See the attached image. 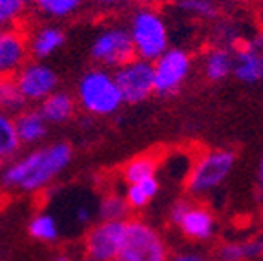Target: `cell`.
<instances>
[{
	"instance_id": "obj_1",
	"label": "cell",
	"mask_w": 263,
	"mask_h": 261,
	"mask_svg": "<svg viewBox=\"0 0 263 261\" xmlns=\"http://www.w3.org/2000/svg\"><path fill=\"white\" fill-rule=\"evenodd\" d=\"M77 104L95 117H108L121 110L124 101L110 69L99 66L82 75L77 84Z\"/></svg>"
},
{
	"instance_id": "obj_2",
	"label": "cell",
	"mask_w": 263,
	"mask_h": 261,
	"mask_svg": "<svg viewBox=\"0 0 263 261\" xmlns=\"http://www.w3.org/2000/svg\"><path fill=\"white\" fill-rule=\"evenodd\" d=\"M236 163V154L227 148L205 150L197 155L186 174L185 188L189 196L201 197L225 183Z\"/></svg>"
},
{
	"instance_id": "obj_3",
	"label": "cell",
	"mask_w": 263,
	"mask_h": 261,
	"mask_svg": "<svg viewBox=\"0 0 263 261\" xmlns=\"http://www.w3.org/2000/svg\"><path fill=\"white\" fill-rule=\"evenodd\" d=\"M128 33L137 59L154 62L168 49V28L161 13L154 8L143 6L132 13Z\"/></svg>"
},
{
	"instance_id": "obj_4",
	"label": "cell",
	"mask_w": 263,
	"mask_h": 261,
	"mask_svg": "<svg viewBox=\"0 0 263 261\" xmlns=\"http://www.w3.org/2000/svg\"><path fill=\"white\" fill-rule=\"evenodd\" d=\"M170 250L164 237L139 217L126 221V234L115 261H168Z\"/></svg>"
},
{
	"instance_id": "obj_5",
	"label": "cell",
	"mask_w": 263,
	"mask_h": 261,
	"mask_svg": "<svg viewBox=\"0 0 263 261\" xmlns=\"http://www.w3.org/2000/svg\"><path fill=\"white\" fill-rule=\"evenodd\" d=\"M90 55L101 68L114 69V71L134 61L136 48H134L128 28L111 26V28L103 29L91 42Z\"/></svg>"
},
{
	"instance_id": "obj_6",
	"label": "cell",
	"mask_w": 263,
	"mask_h": 261,
	"mask_svg": "<svg viewBox=\"0 0 263 261\" xmlns=\"http://www.w3.org/2000/svg\"><path fill=\"white\" fill-rule=\"evenodd\" d=\"M154 64V94L170 97L179 90L192 71V59L185 49L168 48Z\"/></svg>"
},
{
	"instance_id": "obj_7",
	"label": "cell",
	"mask_w": 263,
	"mask_h": 261,
	"mask_svg": "<svg viewBox=\"0 0 263 261\" xmlns=\"http://www.w3.org/2000/svg\"><path fill=\"white\" fill-rule=\"evenodd\" d=\"M170 221L185 234L189 239L206 241L214 236L216 217L210 208L190 199H179L170 208Z\"/></svg>"
},
{
	"instance_id": "obj_8",
	"label": "cell",
	"mask_w": 263,
	"mask_h": 261,
	"mask_svg": "<svg viewBox=\"0 0 263 261\" xmlns=\"http://www.w3.org/2000/svg\"><path fill=\"white\" fill-rule=\"evenodd\" d=\"M71 157H73V150L68 143H53L46 148H41L37 164L21 188L24 192H39L46 188L55 177L61 176L70 166Z\"/></svg>"
},
{
	"instance_id": "obj_9",
	"label": "cell",
	"mask_w": 263,
	"mask_h": 261,
	"mask_svg": "<svg viewBox=\"0 0 263 261\" xmlns=\"http://www.w3.org/2000/svg\"><path fill=\"white\" fill-rule=\"evenodd\" d=\"M123 101L126 104H139L154 94V64L143 59H134L114 71Z\"/></svg>"
},
{
	"instance_id": "obj_10",
	"label": "cell",
	"mask_w": 263,
	"mask_h": 261,
	"mask_svg": "<svg viewBox=\"0 0 263 261\" xmlns=\"http://www.w3.org/2000/svg\"><path fill=\"white\" fill-rule=\"evenodd\" d=\"M126 221H99L93 225L84 237L86 256L97 261H115L126 234Z\"/></svg>"
},
{
	"instance_id": "obj_11",
	"label": "cell",
	"mask_w": 263,
	"mask_h": 261,
	"mask_svg": "<svg viewBox=\"0 0 263 261\" xmlns=\"http://www.w3.org/2000/svg\"><path fill=\"white\" fill-rule=\"evenodd\" d=\"M13 79L28 102H42L59 86L55 69L44 62H28Z\"/></svg>"
},
{
	"instance_id": "obj_12",
	"label": "cell",
	"mask_w": 263,
	"mask_h": 261,
	"mask_svg": "<svg viewBox=\"0 0 263 261\" xmlns=\"http://www.w3.org/2000/svg\"><path fill=\"white\" fill-rule=\"evenodd\" d=\"M28 35L16 26L0 29V81L15 77L28 64Z\"/></svg>"
},
{
	"instance_id": "obj_13",
	"label": "cell",
	"mask_w": 263,
	"mask_h": 261,
	"mask_svg": "<svg viewBox=\"0 0 263 261\" xmlns=\"http://www.w3.org/2000/svg\"><path fill=\"white\" fill-rule=\"evenodd\" d=\"M232 73L245 84H256L263 81V51H259L252 42L238 46L234 51Z\"/></svg>"
},
{
	"instance_id": "obj_14",
	"label": "cell",
	"mask_w": 263,
	"mask_h": 261,
	"mask_svg": "<svg viewBox=\"0 0 263 261\" xmlns=\"http://www.w3.org/2000/svg\"><path fill=\"white\" fill-rule=\"evenodd\" d=\"M77 110V99L68 91L55 90L51 95L39 102V111L46 119L48 124H64L75 115Z\"/></svg>"
},
{
	"instance_id": "obj_15",
	"label": "cell",
	"mask_w": 263,
	"mask_h": 261,
	"mask_svg": "<svg viewBox=\"0 0 263 261\" xmlns=\"http://www.w3.org/2000/svg\"><path fill=\"white\" fill-rule=\"evenodd\" d=\"M16 134L22 144H39L42 139L48 135V126L46 119L39 111V108H26L18 115H15Z\"/></svg>"
},
{
	"instance_id": "obj_16",
	"label": "cell",
	"mask_w": 263,
	"mask_h": 261,
	"mask_svg": "<svg viewBox=\"0 0 263 261\" xmlns=\"http://www.w3.org/2000/svg\"><path fill=\"white\" fill-rule=\"evenodd\" d=\"M64 41V31L61 28H57V26H41L31 33V37L28 35L29 53L35 59H48L59 48H62Z\"/></svg>"
},
{
	"instance_id": "obj_17",
	"label": "cell",
	"mask_w": 263,
	"mask_h": 261,
	"mask_svg": "<svg viewBox=\"0 0 263 261\" xmlns=\"http://www.w3.org/2000/svg\"><path fill=\"white\" fill-rule=\"evenodd\" d=\"M263 257V237L227 241L218 249V261H251Z\"/></svg>"
},
{
	"instance_id": "obj_18",
	"label": "cell",
	"mask_w": 263,
	"mask_h": 261,
	"mask_svg": "<svg viewBox=\"0 0 263 261\" xmlns=\"http://www.w3.org/2000/svg\"><path fill=\"white\" fill-rule=\"evenodd\" d=\"M234 69V53L227 48H212L203 57V73L209 81L219 82L227 79Z\"/></svg>"
},
{
	"instance_id": "obj_19",
	"label": "cell",
	"mask_w": 263,
	"mask_h": 261,
	"mask_svg": "<svg viewBox=\"0 0 263 261\" xmlns=\"http://www.w3.org/2000/svg\"><path fill=\"white\" fill-rule=\"evenodd\" d=\"M39 154H41V148H39V150H31L29 154L11 161V163L6 166V170L2 172V184L9 188H15V187L21 188L22 184H24V181L29 177V174L33 172L35 164H37Z\"/></svg>"
},
{
	"instance_id": "obj_20",
	"label": "cell",
	"mask_w": 263,
	"mask_h": 261,
	"mask_svg": "<svg viewBox=\"0 0 263 261\" xmlns=\"http://www.w3.org/2000/svg\"><path fill=\"white\" fill-rule=\"evenodd\" d=\"M157 163H159V157H157V155L141 154L124 164L121 176H123V179L126 184L141 183V181L148 179V177H156Z\"/></svg>"
},
{
	"instance_id": "obj_21",
	"label": "cell",
	"mask_w": 263,
	"mask_h": 261,
	"mask_svg": "<svg viewBox=\"0 0 263 261\" xmlns=\"http://www.w3.org/2000/svg\"><path fill=\"white\" fill-rule=\"evenodd\" d=\"M22 143L16 134L15 117L0 111V163L15 159Z\"/></svg>"
},
{
	"instance_id": "obj_22",
	"label": "cell",
	"mask_w": 263,
	"mask_h": 261,
	"mask_svg": "<svg viewBox=\"0 0 263 261\" xmlns=\"http://www.w3.org/2000/svg\"><path fill=\"white\" fill-rule=\"evenodd\" d=\"M157 192H159V181H157V177H148V179L141 181V183L126 184L124 199H126L130 210H143L157 196Z\"/></svg>"
},
{
	"instance_id": "obj_23",
	"label": "cell",
	"mask_w": 263,
	"mask_h": 261,
	"mask_svg": "<svg viewBox=\"0 0 263 261\" xmlns=\"http://www.w3.org/2000/svg\"><path fill=\"white\" fill-rule=\"evenodd\" d=\"M41 15L48 18H68L75 15L82 6L86 4V0H31Z\"/></svg>"
},
{
	"instance_id": "obj_24",
	"label": "cell",
	"mask_w": 263,
	"mask_h": 261,
	"mask_svg": "<svg viewBox=\"0 0 263 261\" xmlns=\"http://www.w3.org/2000/svg\"><path fill=\"white\" fill-rule=\"evenodd\" d=\"M28 101L21 94L18 86L15 84V79H2L0 81V111L8 115H18L26 110Z\"/></svg>"
},
{
	"instance_id": "obj_25",
	"label": "cell",
	"mask_w": 263,
	"mask_h": 261,
	"mask_svg": "<svg viewBox=\"0 0 263 261\" xmlns=\"http://www.w3.org/2000/svg\"><path fill=\"white\" fill-rule=\"evenodd\" d=\"M28 232L33 239L42 241V243H53V241L59 239L57 221H55V217L48 212L35 214L28 225Z\"/></svg>"
},
{
	"instance_id": "obj_26",
	"label": "cell",
	"mask_w": 263,
	"mask_h": 261,
	"mask_svg": "<svg viewBox=\"0 0 263 261\" xmlns=\"http://www.w3.org/2000/svg\"><path fill=\"white\" fill-rule=\"evenodd\" d=\"M130 212L132 210L124 196H119V194H108L99 204L101 221H126L130 219Z\"/></svg>"
},
{
	"instance_id": "obj_27",
	"label": "cell",
	"mask_w": 263,
	"mask_h": 261,
	"mask_svg": "<svg viewBox=\"0 0 263 261\" xmlns=\"http://www.w3.org/2000/svg\"><path fill=\"white\" fill-rule=\"evenodd\" d=\"M31 0H0V29L11 28L28 11Z\"/></svg>"
},
{
	"instance_id": "obj_28",
	"label": "cell",
	"mask_w": 263,
	"mask_h": 261,
	"mask_svg": "<svg viewBox=\"0 0 263 261\" xmlns=\"http://www.w3.org/2000/svg\"><path fill=\"white\" fill-rule=\"evenodd\" d=\"M176 6L186 15L201 18H214L218 15V6L212 0H176Z\"/></svg>"
},
{
	"instance_id": "obj_29",
	"label": "cell",
	"mask_w": 263,
	"mask_h": 261,
	"mask_svg": "<svg viewBox=\"0 0 263 261\" xmlns=\"http://www.w3.org/2000/svg\"><path fill=\"white\" fill-rule=\"evenodd\" d=\"M139 2V0H93V4L99 6L103 9H117V8H124V6H132Z\"/></svg>"
},
{
	"instance_id": "obj_30",
	"label": "cell",
	"mask_w": 263,
	"mask_h": 261,
	"mask_svg": "<svg viewBox=\"0 0 263 261\" xmlns=\"http://www.w3.org/2000/svg\"><path fill=\"white\" fill-rule=\"evenodd\" d=\"M168 261H209L201 256V254H196V252H181L172 256Z\"/></svg>"
},
{
	"instance_id": "obj_31",
	"label": "cell",
	"mask_w": 263,
	"mask_h": 261,
	"mask_svg": "<svg viewBox=\"0 0 263 261\" xmlns=\"http://www.w3.org/2000/svg\"><path fill=\"white\" fill-rule=\"evenodd\" d=\"M75 219H77L81 225H88V223H90V219H91V212L88 210L86 207H79L77 212H75Z\"/></svg>"
},
{
	"instance_id": "obj_32",
	"label": "cell",
	"mask_w": 263,
	"mask_h": 261,
	"mask_svg": "<svg viewBox=\"0 0 263 261\" xmlns=\"http://www.w3.org/2000/svg\"><path fill=\"white\" fill-rule=\"evenodd\" d=\"M252 44H254L256 48L259 49V51H263V33H261V35H258V37L252 41Z\"/></svg>"
},
{
	"instance_id": "obj_33",
	"label": "cell",
	"mask_w": 263,
	"mask_h": 261,
	"mask_svg": "<svg viewBox=\"0 0 263 261\" xmlns=\"http://www.w3.org/2000/svg\"><path fill=\"white\" fill-rule=\"evenodd\" d=\"M55 261H73V259H71L68 254H59V256L55 257Z\"/></svg>"
},
{
	"instance_id": "obj_34",
	"label": "cell",
	"mask_w": 263,
	"mask_h": 261,
	"mask_svg": "<svg viewBox=\"0 0 263 261\" xmlns=\"http://www.w3.org/2000/svg\"><path fill=\"white\" fill-rule=\"evenodd\" d=\"M259 177H263V157H261V161H259Z\"/></svg>"
},
{
	"instance_id": "obj_35",
	"label": "cell",
	"mask_w": 263,
	"mask_h": 261,
	"mask_svg": "<svg viewBox=\"0 0 263 261\" xmlns=\"http://www.w3.org/2000/svg\"><path fill=\"white\" fill-rule=\"evenodd\" d=\"M261 179V183H259V192H261V197H263V177H259Z\"/></svg>"
},
{
	"instance_id": "obj_36",
	"label": "cell",
	"mask_w": 263,
	"mask_h": 261,
	"mask_svg": "<svg viewBox=\"0 0 263 261\" xmlns=\"http://www.w3.org/2000/svg\"><path fill=\"white\" fill-rule=\"evenodd\" d=\"M82 261H97V259H93V257H90V256H86Z\"/></svg>"
}]
</instances>
